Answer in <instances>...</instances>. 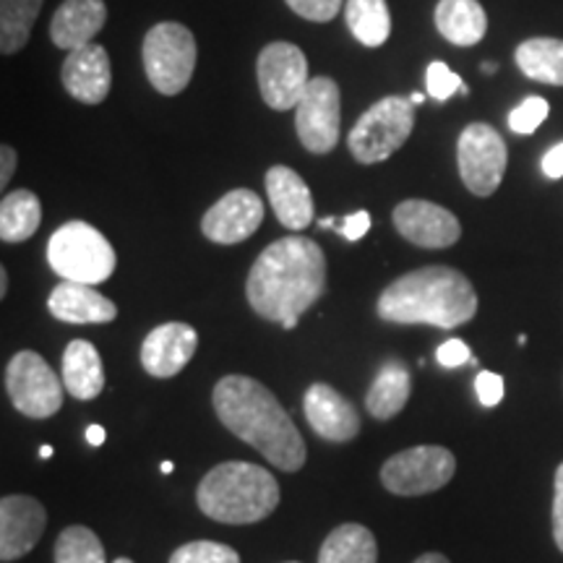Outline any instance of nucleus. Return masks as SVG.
Segmentation results:
<instances>
[{"label":"nucleus","mask_w":563,"mask_h":563,"mask_svg":"<svg viewBox=\"0 0 563 563\" xmlns=\"http://www.w3.org/2000/svg\"><path fill=\"white\" fill-rule=\"evenodd\" d=\"M327 290V256L306 235H287L258 253L245 279V298L262 319L298 327L300 316L313 308Z\"/></svg>","instance_id":"nucleus-1"},{"label":"nucleus","mask_w":563,"mask_h":563,"mask_svg":"<svg viewBox=\"0 0 563 563\" xmlns=\"http://www.w3.org/2000/svg\"><path fill=\"white\" fill-rule=\"evenodd\" d=\"M214 412L232 435L256 449L282 473H298L306 464V441L290 415L262 382L232 373L217 382Z\"/></svg>","instance_id":"nucleus-2"},{"label":"nucleus","mask_w":563,"mask_h":563,"mask_svg":"<svg viewBox=\"0 0 563 563\" xmlns=\"http://www.w3.org/2000/svg\"><path fill=\"white\" fill-rule=\"evenodd\" d=\"M376 311L389 323L456 329L475 319L477 292L454 266H422L386 285Z\"/></svg>","instance_id":"nucleus-3"},{"label":"nucleus","mask_w":563,"mask_h":563,"mask_svg":"<svg viewBox=\"0 0 563 563\" xmlns=\"http://www.w3.org/2000/svg\"><path fill=\"white\" fill-rule=\"evenodd\" d=\"M196 501L214 522L253 525L279 506V483L262 464L222 462L203 475Z\"/></svg>","instance_id":"nucleus-4"},{"label":"nucleus","mask_w":563,"mask_h":563,"mask_svg":"<svg viewBox=\"0 0 563 563\" xmlns=\"http://www.w3.org/2000/svg\"><path fill=\"white\" fill-rule=\"evenodd\" d=\"M47 264L63 282L102 285L118 266L115 249L100 230L89 222L74 220L60 224L47 241Z\"/></svg>","instance_id":"nucleus-5"},{"label":"nucleus","mask_w":563,"mask_h":563,"mask_svg":"<svg viewBox=\"0 0 563 563\" xmlns=\"http://www.w3.org/2000/svg\"><path fill=\"white\" fill-rule=\"evenodd\" d=\"M146 79L159 95L175 97L188 87L196 70V37L178 21H159L144 37L141 47Z\"/></svg>","instance_id":"nucleus-6"},{"label":"nucleus","mask_w":563,"mask_h":563,"mask_svg":"<svg viewBox=\"0 0 563 563\" xmlns=\"http://www.w3.org/2000/svg\"><path fill=\"white\" fill-rule=\"evenodd\" d=\"M415 129V104L407 97H384L352 125L347 146L361 165H378L402 150Z\"/></svg>","instance_id":"nucleus-7"},{"label":"nucleus","mask_w":563,"mask_h":563,"mask_svg":"<svg viewBox=\"0 0 563 563\" xmlns=\"http://www.w3.org/2000/svg\"><path fill=\"white\" fill-rule=\"evenodd\" d=\"M5 391L11 405L32 420L53 418L63 407V378L55 376L45 357L34 350H21L5 365Z\"/></svg>","instance_id":"nucleus-8"},{"label":"nucleus","mask_w":563,"mask_h":563,"mask_svg":"<svg viewBox=\"0 0 563 563\" xmlns=\"http://www.w3.org/2000/svg\"><path fill=\"white\" fill-rule=\"evenodd\" d=\"M456 165L464 188L481 199H488L498 191L509 165L501 133L488 123H470L456 141Z\"/></svg>","instance_id":"nucleus-9"},{"label":"nucleus","mask_w":563,"mask_h":563,"mask_svg":"<svg viewBox=\"0 0 563 563\" xmlns=\"http://www.w3.org/2000/svg\"><path fill=\"white\" fill-rule=\"evenodd\" d=\"M454 473L456 456L446 446H412L384 462L382 483L394 496H428L452 483Z\"/></svg>","instance_id":"nucleus-10"},{"label":"nucleus","mask_w":563,"mask_h":563,"mask_svg":"<svg viewBox=\"0 0 563 563\" xmlns=\"http://www.w3.org/2000/svg\"><path fill=\"white\" fill-rule=\"evenodd\" d=\"M342 95L340 84L329 76L308 81L298 108H295V131L300 144L311 154H329L340 144Z\"/></svg>","instance_id":"nucleus-11"},{"label":"nucleus","mask_w":563,"mask_h":563,"mask_svg":"<svg viewBox=\"0 0 563 563\" xmlns=\"http://www.w3.org/2000/svg\"><path fill=\"white\" fill-rule=\"evenodd\" d=\"M258 89L272 110H295L308 87V60L292 42H272L256 60Z\"/></svg>","instance_id":"nucleus-12"},{"label":"nucleus","mask_w":563,"mask_h":563,"mask_svg":"<svg viewBox=\"0 0 563 563\" xmlns=\"http://www.w3.org/2000/svg\"><path fill=\"white\" fill-rule=\"evenodd\" d=\"M394 228L418 249H449L462 238V224L449 209L433 201L407 199L394 207Z\"/></svg>","instance_id":"nucleus-13"},{"label":"nucleus","mask_w":563,"mask_h":563,"mask_svg":"<svg viewBox=\"0 0 563 563\" xmlns=\"http://www.w3.org/2000/svg\"><path fill=\"white\" fill-rule=\"evenodd\" d=\"M262 222L264 207L258 194H253L251 188H235L203 214L201 232L217 245H235L249 241L262 228Z\"/></svg>","instance_id":"nucleus-14"},{"label":"nucleus","mask_w":563,"mask_h":563,"mask_svg":"<svg viewBox=\"0 0 563 563\" xmlns=\"http://www.w3.org/2000/svg\"><path fill=\"white\" fill-rule=\"evenodd\" d=\"M302 412H306L308 426L323 441L347 443L361 433V415L355 405L344 399L334 386L316 382L302 394Z\"/></svg>","instance_id":"nucleus-15"},{"label":"nucleus","mask_w":563,"mask_h":563,"mask_svg":"<svg viewBox=\"0 0 563 563\" xmlns=\"http://www.w3.org/2000/svg\"><path fill=\"white\" fill-rule=\"evenodd\" d=\"M47 527V511L32 496H5L0 501V561L24 559L40 543Z\"/></svg>","instance_id":"nucleus-16"},{"label":"nucleus","mask_w":563,"mask_h":563,"mask_svg":"<svg viewBox=\"0 0 563 563\" xmlns=\"http://www.w3.org/2000/svg\"><path fill=\"white\" fill-rule=\"evenodd\" d=\"M199 350V334L183 321L162 323L141 344V365L154 378H173L191 363Z\"/></svg>","instance_id":"nucleus-17"},{"label":"nucleus","mask_w":563,"mask_h":563,"mask_svg":"<svg viewBox=\"0 0 563 563\" xmlns=\"http://www.w3.org/2000/svg\"><path fill=\"white\" fill-rule=\"evenodd\" d=\"M63 87L76 102L100 104L110 95L112 87V68L110 55L102 45L91 42L81 51H70L60 68Z\"/></svg>","instance_id":"nucleus-18"},{"label":"nucleus","mask_w":563,"mask_h":563,"mask_svg":"<svg viewBox=\"0 0 563 563\" xmlns=\"http://www.w3.org/2000/svg\"><path fill=\"white\" fill-rule=\"evenodd\" d=\"M266 196L274 209V217L287 230H306L313 222V196L308 183L292 167L274 165L266 173Z\"/></svg>","instance_id":"nucleus-19"},{"label":"nucleus","mask_w":563,"mask_h":563,"mask_svg":"<svg viewBox=\"0 0 563 563\" xmlns=\"http://www.w3.org/2000/svg\"><path fill=\"white\" fill-rule=\"evenodd\" d=\"M108 21L104 0H63L51 21V40L60 51H81L102 32Z\"/></svg>","instance_id":"nucleus-20"},{"label":"nucleus","mask_w":563,"mask_h":563,"mask_svg":"<svg viewBox=\"0 0 563 563\" xmlns=\"http://www.w3.org/2000/svg\"><path fill=\"white\" fill-rule=\"evenodd\" d=\"M47 311L63 323H110L118 319L115 302L79 282H60L47 298Z\"/></svg>","instance_id":"nucleus-21"},{"label":"nucleus","mask_w":563,"mask_h":563,"mask_svg":"<svg viewBox=\"0 0 563 563\" xmlns=\"http://www.w3.org/2000/svg\"><path fill=\"white\" fill-rule=\"evenodd\" d=\"M63 386L74 399H95L104 389V368L97 347L87 340H74L63 352Z\"/></svg>","instance_id":"nucleus-22"},{"label":"nucleus","mask_w":563,"mask_h":563,"mask_svg":"<svg viewBox=\"0 0 563 563\" xmlns=\"http://www.w3.org/2000/svg\"><path fill=\"white\" fill-rule=\"evenodd\" d=\"M412 391V378L407 365L399 357L386 361L373 378L368 394H365V410L376 420H391L407 407Z\"/></svg>","instance_id":"nucleus-23"},{"label":"nucleus","mask_w":563,"mask_h":563,"mask_svg":"<svg viewBox=\"0 0 563 563\" xmlns=\"http://www.w3.org/2000/svg\"><path fill=\"white\" fill-rule=\"evenodd\" d=\"M435 30L452 45L473 47L488 32V16L477 0H439Z\"/></svg>","instance_id":"nucleus-24"},{"label":"nucleus","mask_w":563,"mask_h":563,"mask_svg":"<svg viewBox=\"0 0 563 563\" xmlns=\"http://www.w3.org/2000/svg\"><path fill=\"white\" fill-rule=\"evenodd\" d=\"M319 563H378V543L368 527L344 522L323 540Z\"/></svg>","instance_id":"nucleus-25"},{"label":"nucleus","mask_w":563,"mask_h":563,"mask_svg":"<svg viewBox=\"0 0 563 563\" xmlns=\"http://www.w3.org/2000/svg\"><path fill=\"white\" fill-rule=\"evenodd\" d=\"M514 60L527 79L563 87V40L532 37L514 53Z\"/></svg>","instance_id":"nucleus-26"},{"label":"nucleus","mask_w":563,"mask_h":563,"mask_svg":"<svg viewBox=\"0 0 563 563\" xmlns=\"http://www.w3.org/2000/svg\"><path fill=\"white\" fill-rule=\"evenodd\" d=\"M42 222V203L32 191H11L0 201V238L3 243L30 241Z\"/></svg>","instance_id":"nucleus-27"},{"label":"nucleus","mask_w":563,"mask_h":563,"mask_svg":"<svg viewBox=\"0 0 563 563\" xmlns=\"http://www.w3.org/2000/svg\"><path fill=\"white\" fill-rule=\"evenodd\" d=\"M344 19L355 40L365 47H382L391 34V13L386 0H347Z\"/></svg>","instance_id":"nucleus-28"},{"label":"nucleus","mask_w":563,"mask_h":563,"mask_svg":"<svg viewBox=\"0 0 563 563\" xmlns=\"http://www.w3.org/2000/svg\"><path fill=\"white\" fill-rule=\"evenodd\" d=\"M45 0H0V51L3 55L19 53L32 37Z\"/></svg>","instance_id":"nucleus-29"},{"label":"nucleus","mask_w":563,"mask_h":563,"mask_svg":"<svg viewBox=\"0 0 563 563\" xmlns=\"http://www.w3.org/2000/svg\"><path fill=\"white\" fill-rule=\"evenodd\" d=\"M55 563H108L104 545L95 532L84 525L66 527L55 540Z\"/></svg>","instance_id":"nucleus-30"},{"label":"nucleus","mask_w":563,"mask_h":563,"mask_svg":"<svg viewBox=\"0 0 563 563\" xmlns=\"http://www.w3.org/2000/svg\"><path fill=\"white\" fill-rule=\"evenodd\" d=\"M170 563H241L235 548L217 540H194L170 555Z\"/></svg>","instance_id":"nucleus-31"},{"label":"nucleus","mask_w":563,"mask_h":563,"mask_svg":"<svg viewBox=\"0 0 563 563\" xmlns=\"http://www.w3.org/2000/svg\"><path fill=\"white\" fill-rule=\"evenodd\" d=\"M551 104L543 97H527V100L509 112V129L519 136H530L545 123Z\"/></svg>","instance_id":"nucleus-32"},{"label":"nucleus","mask_w":563,"mask_h":563,"mask_svg":"<svg viewBox=\"0 0 563 563\" xmlns=\"http://www.w3.org/2000/svg\"><path fill=\"white\" fill-rule=\"evenodd\" d=\"M462 87H464L462 76L454 74V70L446 66V63L433 60L431 66H428V70H426V89H428V95H431L435 102L452 100V97Z\"/></svg>","instance_id":"nucleus-33"},{"label":"nucleus","mask_w":563,"mask_h":563,"mask_svg":"<svg viewBox=\"0 0 563 563\" xmlns=\"http://www.w3.org/2000/svg\"><path fill=\"white\" fill-rule=\"evenodd\" d=\"M285 3L290 5L300 19L316 21V24H327V21L336 19L344 0H285Z\"/></svg>","instance_id":"nucleus-34"},{"label":"nucleus","mask_w":563,"mask_h":563,"mask_svg":"<svg viewBox=\"0 0 563 563\" xmlns=\"http://www.w3.org/2000/svg\"><path fill=\"white\" fill-rule=\"evenodd\" d=\"M475 394L483 407H496L504 399V378L498 373L481 371L475 378Z\"/></svg>","instance_id":"nucleus-35"},{"label":"nucleus","mask_w":563,"mask_h":563,"mask_svg":"<svg viewBox=\"0 0 563 563\" xmlns=\"http://www.w3.org/2000/svg\"><path fill=\"white\" fill-rule=\"evenodd\" d=\"M435 361H439V365H443V368H460L464 363H473L475 357H473V350H470L462 340H449L435 350Z\"/></svg>","instance_id":"nucleus-36"},{"label":"nucleus","mask_w":563,"mask_h":563,"mask_svg":"<svg viewBox=\"0 0 563 563\" xmlns=\"http://www.w3.org/2000/svg\"><path fill=\"white\" fill-rule=\"evenodd\" d=\"M334 230L340 232L342 238H347L350 243H357V241H361V238L368 235V230H371V214H368V211H365V209L352 211L350 217H344V220L336 222Z\"/></svg>","instance_id":"nucleus-37"},{"label":"nucleus","mask_w":563,"mask_h":563,"mask_svg":"<svg viewBox=\"0 0 563 563\" xmlns=\"http://www.w3.org/2000/svg\"><path fill=\"white\" fill-rule=\"evenodd\" d=\"M553 540L563 553V462L555 470L553 481Z\"/></svg>","instance_id":"nucleus-38"},{"label":"nucleus","mask_w":563,"mask_h":563,"mask_svg":"<svg viewBox=\"0 0 563 563\" xmlns=\"http://www.w3.org/2000/svg\"><path fill=\"white\" fill-rule=\"evenodd\" d=\"M543 173L548 178H563V141L561 144H555L553 150L545 152L543 157Z\"/></svg>","instance_id":"nucleus-39"},{"label":"nucleus","mask_w":563,"mask_h":563,"mask_svg":"<svg viewBox=\"0 0 563 563\" xmlns=\"http://www.w3.org/2000/svg\"><path fill=\"white\" fill-rule=\"evenodd\" d=\"M13 173H16V152L13 146L3 144L0 146V186H9Z\"/></svg>","instance_id":"nucleus-40"},{"label":"nucleus","mask_w":563,"mask_h":563,"mask_svg":"<svg viewBox=\"0 0 563 563\" xmlns=\"http://www.w3.org/2000/svg\"><path fill=\"white\" fill-rule=\"evenodd\" d=\"M87 441H89V446H102V443H104V428L102 426H89L87 428Z\"/></svg>","instance_id":"nucleus-41"},{"label":"nucleus","mask_w":563,"mask_h":563,"mask_svg":"<svg viewBox=\"0 0 563 563\" xmlns=\"http://www.w3.org/2000/svg\"><path fill=\"white\" fill-rule=\"evenodd\" d=\"M415 563H449V559L441 553H422L420 559H415Z\"/></svg>","instance_id":"nucleus-42"},{"label":"nucleus","mask_w":563,"mask_h":563,"mask_svg":"<svg viewBox=\"0 0 563 563\" xmlns=\"http://www.w3.org/2000/svg\"><path fill=\"white\" fill-rule=\"evenodd\" d=\"M5 292H9V272L0 269V298H3Z\"/></svg>","instance_id":"nucleus-43"},{"label":"nucleus","mask_w":563,"mask_h":563,"mask_svg":"<svg viewBox=\"0 0 563 563\" xmlns=\"http://www.w3.org/2000/svg\"><path fill=\"white\" fill-rule=\"evenodd\" d=\"M336 222H340V220H334V217H327V220H319V228L321 230H334Z\"/></svg>","instance_id":"nucleus-44"},{"label":"nucleus","mask_w":563,"mask_h":563,"mask_svg":"<svg viewBox=\"0 0 563 563\" xmlns=\"http://www.w3.org/2000/svg\"><path fill=\"white\" fill-rule=\"evenodd\" d=\"M410 102L415 104V108H418V104L426 102V95H422V91H415V95L410 97Z\"/></svg>","instance_id":"nucleus-45"},{"label":"nucleus","mask_w":563,"mask_h":563,"mask_svg":"<svg viewBox=\"0 0 563 563\" xmlns=\"http://www.w3.org/2000/svg\"><path fill=\"white\" fill-rule=\"evenodd\" d=\"M53 452H55L53 446H42V449H40V460H51Z\"/></svg>","instance_id":"nucleus-46"},{"label":"nucleus","mask_w":563,"mask_h":563,"mask_svg":"<svg viewBox=\"0 0 563 563\" xmlns=\"http://www.w3.org/2000/svg\"><path fill=\"white\" fill-rule=\"evenodd\" d=\"M498 66L496 63H483V74H496Z\"/></svg>","instance_id":"nucleus-47"},{"label":"nucleus","mask_w":563,"mask_h":563,"mask_svg":"<svg viewBox=\"0 0 563 563\" xmlns=\"http://www.w3.org/2000/svg\"><path fill=\"white\" fill-rule=\"evenodd\" d=\"M173 470H175V464H173V462H162V473H165V475H170Z\"/></svg>","instance_id":"nucleus-48"},{"label":"nucleus","mask_w":563,"mask_h":563,"mask_svg":"<svg viewBox=\"0 0 563 563\" xmlns=\"http://www.w3.org/2000/svg\"><path fill=\"white\" fill-rule=\"evenodd\" d=\"M112 563H133V561L131 559H115Z\"/></svg>","instance_id":"nucleus-49"},{"label":"nucleus","mask_w":563,"mask_h":563,"mask_svg":"<svg viewBox=\"0 0 563 563\" xmlns=\"http://www.w3.org/2000/svg\"><path fill=\"white\" fill-rule=\"evenodd\" d=\"M287 563H298V561H287Z\"/></svg>","instance_id":"nucleus-50"}]
</instances>
